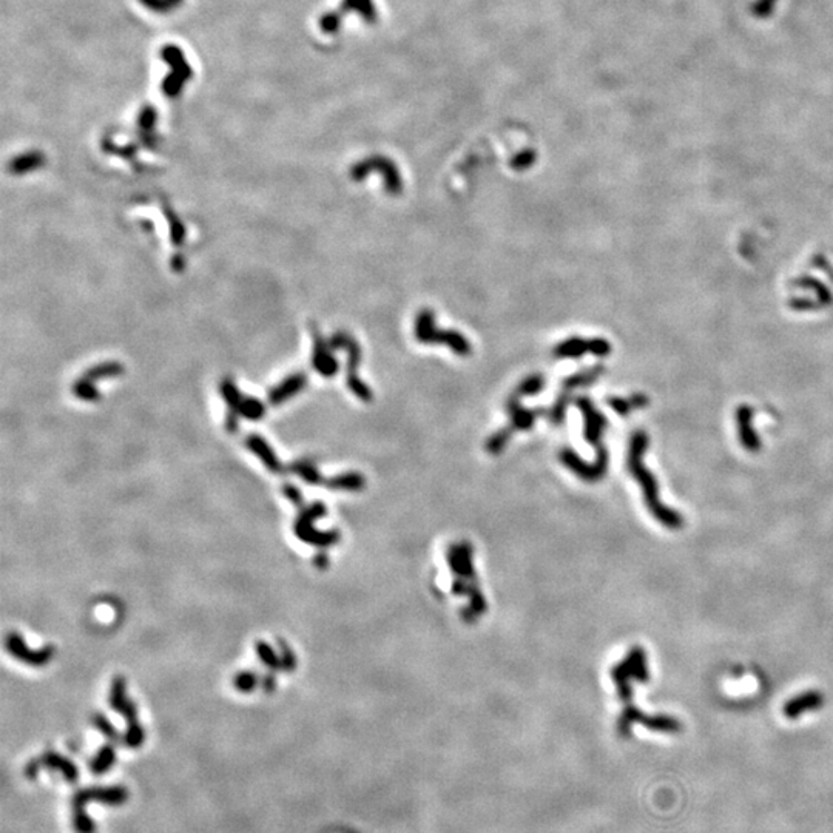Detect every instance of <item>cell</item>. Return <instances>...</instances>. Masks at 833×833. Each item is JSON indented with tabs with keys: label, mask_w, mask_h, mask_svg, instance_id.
I'll use <instances>...</instances> for the list:
<instances>
[{
	"label": "cell",
	"mask_w": 833,
	"mask_h": 833,
	"mask_svg": "<svg viewBox=\"0 0 833 833\" xmlns=\"http://www.w3.org/2000/svg\"><path fill=\"white\" fill-rule=\"evenodd\" d=\"M575 404L580 409L585 418V438L590 442L597 450V460L593 465H586L584 460H580L575 453L571 449H563L560 453V460L565 466H568L574 474H578L580 479L586 481H596L606 472V463H608V454L602 443V431L605 428V418L600 412L594 408V404L586 397H580L575 400Z\"/></svg>",
	"instance_id": "1"
},
{
	"label": "cell",
	"mask_w": 833,
	"mask_h": 833,
	"mask_svg": "<svg viewBox=\"0 0 833 833\" xmlns=\"http://www.w3.org/2000/svg\"><path fill=\"white\" fill-rule=\"evenodd\" d=\"M647 435L642 434V432H637V434L632 435L628 454V468L631 474L635 475V479L641 483L643 490L645 505H647V508L650 510L651 514L654 516L656 521L670 529H679L684 526V517L674 510H670L665 505H662L659 500V488H657L656 479L653 477V474L643 466L642 455L645 449H647Z\"/></svg>",
	"instance_id": "2"
},
{
	"label": "cell",
	"mask_w": 833,
	"mask_h": 833,
	"mask_svg": "<svg viewBox=\"0 0 833 833\" xmlns=\"http://www.w3.org/2000/svg\"><path fill=\"white\" fill-rule=\"evenodd\" d=\"M448 559L454 574L459 575V579L455 578L453 585L454 594H468V596H471V608H469V611H463V619L466 622H474L475 617L486 611V602L483 596L479 593L477 582H475L471 545L463 543L450 547Z\"/></svg>",
	"instance_id": "3"
},
{
	"label": "cell",
	"mask_w": 833,
	"mask_h": 833,
	"mask_svg": "<svg viewBox=\"0 0 833 833\" xmlns=\"http://www.w3.org/2000/svg\"><path fill=\"white\" fill-rule=\"evenodd\" d=\"M127 799L128 790L121 786L80 788L71 798L74 830L78 833H95V823L85 813L87 804L95 801L105 806H122Z\"/></svg>",
	"instance_id": "4"
},
{
	"label": "cell",
	"mask_w": 833,
	"mask_h": 833,
	"mask_svg": "<svg viewBox=\"0 0 833 833\" xmlns=\"http://www.w3.org/2000/svg\"><path fill=\"white\" fill-rule=\"evenodd\" d=\"M415 338L420 343L424 344H444V346H448L453 352L461 356H468L472 352L471 343H469L460 332L437 329L435 315L434 312L429 309H423L417 315Z\"/></svg>",
	"instance_id": "5"
},
{
	"label": "cell",
	"mask_w": 833,
	"mask_h": 833,
	"mask_svg": "<svg viewBox=\"0 0 833 833\" xmlns=\"http://www.w3.org/2000/svg\"><path fill=\"white\" fill-rule=\"evenodd\" d=\"M326 512H328V508H326L323 502H313L312 505L306 506V508L299 511L297 521L293 523V534L301 542L312 545V547L318 549H324L332 547V545H336L341 537L336 529L319 531L313 526L315 521L326 516Z\"/></svg>",
	"instance_id": "6"
},
{
	"label": "cell",
	"mask_w": 833,
	"mask_h": 833,
	"mask_svg": "<svg viewBox=\"0 0 833 833\" xmlns=\"http://www.w3.org/2000/svg\"><path fill=\"white\" fill-rule=\"evenodd\" d=\"M329 346L332 350H346L349 355L347 360V375L346 383L350 391L354 392L355 397H358L363 402H372V391L363 383L358 377V367L361 363V349L360 344L355 341V338L347 334V332H336V334L329 340Z\"/></svg>",
	"instance_id": "7"
},
{
	"label": "cell",
	"mask_w": 833,
	"mask_h": 833,
	"mask_svg": "<svg viewBox=\"0 0 833 833\" xmlns=\"http://www.w3.org/2000/svg\"><path fill=\"white\" fill-rule=\"evenodd\" d=\"M635 722H641L645 725V727H648L653 731H662V733H681L682 731V722L673 716H665V715L648 716L639 709H636V707L632 705V703L625 704V710L622 711V716L619 718V721H617L619 735H621L622 738L630 736L631 727Z\"/></svg>",
	"instance_id": "8"
},
{
	"label": "cell",
	"mask_w": 833,
	"mask_h": 833,
	"mask_svg": "<svg viewBox=\"0 0 833 833\" xmlns=\"http://www.w3.org/2000/svg\"><path fill=\"white\" fill-rule=\"evenodd\" d=\"M5 642H6V650H8V653L12 657H16L17 661L27 663V665H31V667H36V668L45 667L47 663L52 662L54 657V647H52V645L39 648V650H33V648H30L27 643H25L23 637L14 631H11L10 635L6 636Z\"/></svg>",
	"instance_id": "9"
},
{
	"label": "cell",
	"mask_w": 833,
	"mask_h": 833,
	"mask_svg": "<svg viewBox=\"0 0 833 833\" xmlns=\"http://www.w3.org/2000/svg\"><path fill=\"white\" fill-rule=\"evenodd\" d=\"M380 170L381 176L385 178V189L387 193H391V195H398V193H402L403 190V183L402 178H400L397 167L392 164L391 161L383 159V158H374V159H367L365 162H360V164H356L350 174H352L354 181H363L366 178V174L371 170Z\"/></svg>",
	"instance_id": "10"
},
{
	"label": "cell",
	"mask_w": 833,
	"mask_h": 833,
	"mask_svg": "<svg viewBox=\"0 0 833 833\" xmlns=\"http://www.w3.org/2000/svg\"><path fill=\"white\" fill-rule=\"evenodd\" d=\"M600 374H602V367H594V369H588V371H585V372L574 374L568 380H565L559 398L556 400L554 406L551 408V412H549L551 422L556 424H560L563 422V418H565V412H567L569 400H571L573 391L578 389V387H580V386L591 385Z\"/></svg>",
	"instance_id": "11"
},
{
	"label": "cell",
	"mask_w": 833,
	"mask_h": 833,
	"mask_svg": "<svg viewBox=\"0 0 833 833\" xmlns=\"http://www.w3.org/2000/svg\"><path fill=\"white\" fill-rule=\"evenodd\" d=\"M41 767L56 770V772L62 773L65 781L70 782V784H76L79 779V772H78L76 766H74V764L68 760V757L56 753V751H45V753H43L39 760L31 761L27 766V768H25V775H27L30 779H34Z\"/></svg>",
	"instance_id": "12"
},
{
	"label": "cell",
	"mask_w": 833,
	"mask_h": 833,
	"mask_svg": "<svg viewBox=\"0 0 833 833\" xmlns=\"http://www.w3.org/2000/svg\"><path fill=\"white\" fill-rule=\"evenodd\" d=\"M585 352H593L597 356H604L610 352V344L604 340H584V338L574 336L562 341L554 349L553 354L557 358H578Z\"/></svg>",
	"instance_id": "13"
},
{
	"label": "cell",
	"mask_w": 833,
	"mask_h": 833,
	"mask_svg": "<svg viewBox=\"0 0 833 833\" xmlns=\"http://www.w3.org/2000/svg\"><path fill=\"white\" fill-rule=\"evenodd\" d=\"M310 329L313 336L312 366L315 367V371L319 375H323V377H334V375H336L338 369H340V365H338L335 356L332 355V347L329 346V341L324 340L323 335L319 334L318 329L315 328V324H312Z\"/></svg>",
	"instance_id": "14"
},
{
	"label": "cell",
	"mask_w": 833,
	"mask_h": 833,
	"mask_svg": "<svg viewBox=\"0 0 833 833\" xmlns=\"http://www.w3.org/2000/svg\"><path fill=\"white\" fill-rule=\"evenodd\" d=\"M246 446L252 450L256 457H258L269 472H272V474L284 472L283 463L279 461L277 454H275V450L271 448V444L266 442V438H262L258 434L249 435L246 438Z\"/></svg>",
	"instance_id": "15"
},
{
	"label": "cell",
	"mask_w": 833,
	"mask_h": 833,
	"mask_svg": "<svg viewBox=\"0 0 833 833\" xmlns=\"http://www.w3.org/2000/svg\"><path fill=\"white\" fill-rule=\"evenodd\" d=\"M119 715L127 722V730H125L122 736L124 745H127L128 749H139L144 744V739H146V733H144L139 719H137V707L133 700L130 699L128 704L124 707V710L119 713Z\"/></svg>",
	"instance_id": "16"
},
{
	"label": "cell",
	"mask_w": 833,
	"mask_h": 833,
	"mask_svg": "<svg viewBox=\"0 0 833 833\" xmlns=\"http://www.w3.org/2000/svg\"><path fill=\"white\" fill-rule=\"evenodd\" d=\"M306 383H308V378H306L303 372L289 375V377L281 381L278 386H275L273 389L269 392V403L272 406H278L287 402V400H290L292 397H295L297 393L301 392Z\"/></svg>",
	"instance_id": "17"
},
{
	"label": "cell",
	"mask_w": 833,
	"mask_h": 833,
	"mask_svg": "<svg viewBox=\"0 0 833 833\" xmlns=\"http://www.w3.org/2000/svg\"><path fill=\"white\" fill-rule=\"evenodd\" d=\"M824 705V696L819 692H807L799 696L788 700L784 705V715L787 719H798L803 713L819 710Z\"/></svg>",
	"instance_id": "18"
},
{
	"label": "cell",
	"mask_w": 833,
	"mask_h": 833,
	"mask_svg": "<svg viewBox=\"0 0 833 833\" xmlns=\"http://www.w3.org/2000/svg\"><path fill=\"white\" fill-rule=\"evenodd\" d=\"M289 471L297 474L298 477L304 481V483L312 485V486H319V485L326 486V483H328V479H324L323 475L319 474L317 466L309 460L293 461L289 466Z\"/></svg>",
	"instance_id": "19"
},
{
	"label": "cell",
	"mask_w": 833,
	"mask_h": 833,
	"mask_svg": "<svg viewBox=\"0 0 833 833\" xmlns=\"http://www.w3.org/2000/svg\"><path fill=\"white\" fill-rule=\"evenodd\" d=\"M366 486V480L358 472H346L340 474L336 477L328 479L326 488L336 491H361Z\"/></svg>",
	"instance_id": "20"
},
{
	"label": "cell",
	"mask_w": 833,
	"mask_h": 833,
	"mask_svg": "<svg viewBox=\"0 0 833 833\" xmlns=\"http://www.w3.org/2000/svg\"><path fill=\"white\" fill-rule=\"evenodd\" d=\"M128 696H127V681H125L124 676H115L111 681L110 685V693H109V705L111 710H115L116 713H121L124 710V707L128 704Z\"/></svg>",
	"instance_id": "21"
},
{
	"label": "cell",
	"mask_w": 833,
	"mask_h": 833,
	"mask_svg": "<svg viewBox=\"0 0 833 833\" xmlns=\"http://www.w3.org/2000/svg\"><path fill=\"white\" fill-rule=\"evenodd\" d=\"M115 762H116V744L109 742L99 749L96 756L93 757L90 768L95 775H104L109 772Z\"/></svg>",
	"instance_id": "22"
},
{
	"label": "cell",
	"mask_w": 833,
	"mask_h": 833,
	"mask_svg": "<svg viewBox=\"0 0 833 833\" xmlns=\"http://www.w3.org/2000/svg\"><path fill=\"white\" fill-rule=\"evenodd\" d=\"M43 164H45V158H43L42 153L30 152V153L21 155L14 161H11L10 172L14 174H23V173L37 170V168L43 167Z\"/></svg>",
	"instance_id": "23"
},
{
	"label": "cell",
	"mask_w": 833,
	"mask_h": 833,
	"mask_svg": "<svg viewBox=\"0 0 833 833\" xmlns=\"http://www.w3.org/2000/svg\"><path fill=\"white\" fill-rule=\"evenodd\" d=\"M122 374H124V367L121 363L105 361V363H101V365H96L91 369H89V371L84 374V378L89 381H98L102 378H115Z\"/></svg>",
	"instance_id": "24"
},
{
	"label": "cell",
	"mask_w": 833,
	"mask_h": 833,
	"mask_svg": "<svg viewBox=\"0 0 833 833\" xmlns=\"http://www.w3.org/2000/svg\"><path fill=\"white\" fill-rule=\"evenodd\" d=\"M219 392H221V397L224 398L225 404L229 406V414L238 415V409H240L244 396L241 391L238 389L236 385L230 378H225L221 381V385H219Z\"/></svg>",
	"instance_id": "25"
},
{
	"label": "cell",
	"mask_w": 833,
	"mask_h": 833,
	"mask_svg": "<svg viewBox=\"0 0 833 833\" xmlns=\"http://www.w3.org/2000/svg\"><path fill=\"white\" fill-rule=\"evenodd\" d=\"M238 415L249 420V422H260L266 415V404L260 402L258 398L244 397Z\"/></svg>",
	"instance_id": "26"
},
{
	"label": "cell",
	"mask_w": 833,
	"mask_h": 833,
	"mask_svg": "<svg viewBox=\"0 0 833 833\" xmlns=\"http://www.w3.org/2000/svg\"><path fill=\"white\" fill-rule=\"evenodd\" d=\"M255 653H256V656H258V659L264 663V665L271 670V672H278V670H281L279 654L272 648L271 643H267L266 641H256Z\"/></svg>",
	"instance_id": "27"
},
{
	"label": "cell",
	"mask_w": 833,
	"mask_h": 833,
	"mask_svg": "<svg viewBox=\"0 0 833 833\" xmlns=\"http://www.w3.org/2000/svg\"><path fill=\"white\" fill-rule=\"evenodd\" d=\"M162 209H164V215L168 221V227H170V240L174 246H181V244H184V241H185L184 224L181 222V219L178 218L176 213L170 209V205L164 203Z\"/></svg>",
	"instance_id": "28"
},
{
	"label": "cell",
	"mask_w": 833,
	"mask_h": 833,
	"mask_svg": "<svg viewBox=\"0 0 833 833\" xmlns=\"http://www.w3.org/2000/svg\"><path fill=\"white\" fill-rule=\"evenodd\" d=\"M261 684V679L258 678V674L255 672H240L236 676H233V681H231V685H233L235 690H238L242 694H250L253 693L258 685Z\"/></svg>",
	"instance_id": "29"
},
{
	"label": "cell",
	"mask_w": 833,
	"mask_h": 833,
	"mask_svg": "<svg viewBox=\"0 0 833 833\" xmlns=\"http://www.w3.org/2000/svg\"><path fill=\"white\" fill-rule=\"evenodd\" d=\"M91 722L99 733H102L109 742H113L116 745L124 744V738H121V735H119L117 730L115 729V725H113L109 719H106V716L102 715V713H95L91 718Z\"/></svg>",
	"instance_id": "30"
},
{
	"label": "cell",
	"mask_w": 833,
	"mask_h": 833,
	"mask_svg": "<svg viewBox=\"0 0 833 833\" xmlns=\"http://www.w3.org/2000/svg\"><path fill=\"white\" fill-rule=\"evenodd\" d=\"M277 643H278V654H279V661H281V670H283L284 673L295 672L297 665H298V659H297L295 653H293V650L290 648V645L287 643V641L283 637H278Z\"/></svg>",
	"instance_id": "31"
},
{
	"label": "cell",
	"mask_w": 833,
	"mask_h": 833,
	"mask_svg": "<svg viewBox=\"0 0 833 833\" xmlns=\"http://www.w3.org/2000/svg\"><path fill=\"white\" fill-rule=\"evenodd\" d=\"M73 393L84 402H98L101 398V393L93 386V381L85 380L84 377L73 385Z\"/></svg>",
	"instance_id": "32"
},
{
	"label": "cell",
	"mask_w": 833,
	"mask_h": 833,
	"mask_svg": "<svg viewBox=\"0 0 833 833\" xmlns=\"http://www.w3.org/2000/svg\"><path fill=\"white\" fill-rule=\"evenodd\" d=\"M281 492H283V496L289 500L290 503L295 505L297 508H303L304 497H303L301 491H299V488H297L292 483H284L283 488H281Z\"/></svg>",
	"instance_id": "33"
},
{
	"label": "cell",
	"mask_w": 833,
	"mask_h": 833,
	"mask_svg": "<svg viewBox=\"0 0 833 833\" xmlns=\"http://www.w3.org/2000/svg\"><path fill=\"white\" fill-rule=\"evenodd\" d=\"M260 687L266 694L275 693V690H277V676H275V672H269L262 676Z\"/></svg>",
	"instance_id": "34"
},
{
	"label": "cell",
	"mask_w": 833,
	"mask_h": 833,
	"mask_svg": "<svg viewBox=\"0 0 833 833\" xmlns=\"http://www.w3.org/2000/svg\"><path fill=\"white\" fill-rule=\"evenodd\" d=\"M313 565H315L317 569L319 571H324V569H328L329 567V557L326 554L324 549H319L318 553L313 557Z\"/></svg>",
	"instance_id": "35"
},
{
	"label": "cell",
	"mask_w": 833,
	"mask_h": 833,
	"mask_svg": "<svg viewBox=\"0 0 833 833\" xmlns=\"http://www.w3.org/2000/svg\"><path fill=\"white\" fill-rule=\"evenodd\" d=\"M172 267L174 269V271H178V272L183 271V269H184V260H183V256H181V255H176V256H174V260L172 261Z\"/></svg>",
	"instance_id": "36"
}]
</instances>
